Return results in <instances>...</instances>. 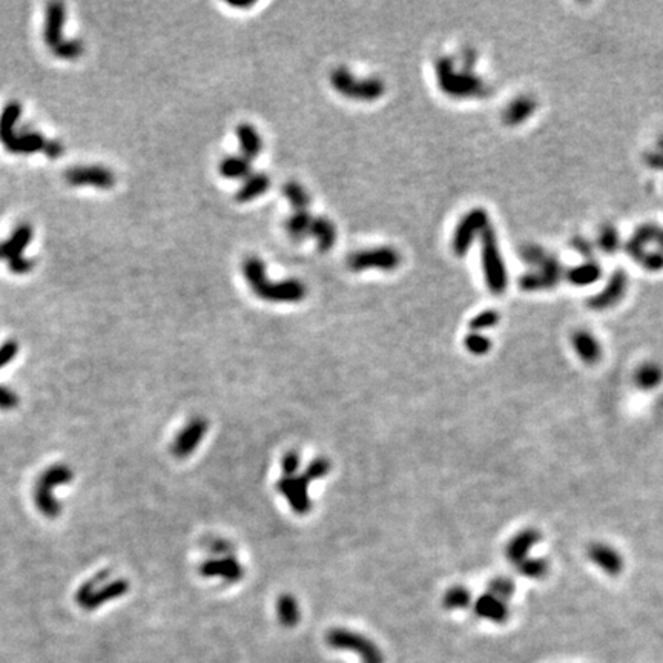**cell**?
<instances>
[{"label":"cell","instance_id":"cell-1","mask_svg":"<svg viewBox=\"0 0 663 663\" xmlns=\"http://www.w3.org/2000/svg\"><path fill=\"white\" fill-rule=\"evenodd\" d=\"M243 275L253 294L269 303H300L305 296V286L300 280H267L266 266L257 257H249L243 263Z\"/></svg>","mask_w":663,"mask_h":663},{"label":"cell","instance_id":"cell-2","mask_svg":"<svg viewBox=\"0 0 663 663\" xmlns=\"http://www.w3.org/2000/svg\"><path fill=\"white\" fill-rule=\"evenodd\" d=\"M109 571H101L78 588L76 594V602L78 607L86 611H92L100 608L109 601L119 599L129 591V582L125 579H117L105 584Z\"/></svg>","mask_w":663,"mask_h":663},{"label":"cell","instance_id":"cell-3","mask_svg":"<svg viewBox=\"0 0 663 663\" xmlns=\"http://www.w3.org/2000/svg\"><path fill=\"white\" fill-rule=\"evenodd\" d=\"M330 85L341 96L358 101H375L381 99L385 92V83L381 78H355L352 72L344 67L332 71Z\"/></svg>","mask_w":663,"mask_h":663},{"label":"cell","instance_id":"cell-4","mask_svg":"<svg viewBox=\"0 0 663 663\" xmlns=\"http://www.w3.org/2000/svg\"><path fill=\"white\" fill-rule=\"evenodd\" d=\"M72 480V470L68 465L57 464L49 467L43 475L39 478L37 484L34 487V501L35 505L40 510L42 514H45L49 519H56L60 514L62 508L53 494V488L56 485L68 484Z\"/></svg>","mask_w":663,"mask_h":663},{"label":"cell","instance_id":"cell-5","mask_svg":"<svg viewBox=\"0 0 663 663\" xmlns=\"http://www.w3.org/2000/svg\"><path fill=\"white\" fill-rule=\"evenodd\" d=\"M326 644L333 650L358 654L362 663H384V654L378 645L360 632L333 628L326 634Z\"/></svg>","mask_w":663,"mask_h":663},{"label":"cell","instance_id":"cell-6","mask_svg":"<svg viewBox=\"0 0 663 663\" xmlns=\"http://www.w3.org/2000/svg\"><path fill=\"white\" fill-rule=\"evenodd\" d=\"M480 237H482V267L487 286L493 294L499 295L507 289L505 263L502 260L494 230L487 226Z\"/></svg>","mask_w":663,"mask_h":663},{"label":"cell","instance_id":"cell-7","mask_svg":"<svg viewBox=\"0 0 663 663\" xmlns=\"http://www.w3.org/2000/svg\"><path fill=\"white\" fill-rule=\"evenodd\" d=\"M401 265V255L395 247L381 246L374 249H366L352 253L347 260V266L353 272L369 271V269H380L384 272H392Z\"/></svg>","mask_w":663,"mask_h":663},{"label":"cell","instance_id":"cell-8","mask_svg":"<svg viewBox=\"0 0 663 663\" xmlns=\"http://www.w3.org/2000/svg\"><path fill=\"white\" fill-rule=\"evenodd\" d=\"M436 74L441 90L448 96H473L482 88V82L471 76L455 74L448 59H439L436 65Z\"/></svg>","mask_w":663,"mask_h":663},{"label":"cell","instance_id":"cell-9","mask_svg":"<svg viewBox=\"0 0 663 663\" xmlns=\"http://www.w3.org/2000/svg\"><path fill=\"white\" fill-rule=\"evenodd\" d=\"M312 480L304 475L295 476H283L276 488L287 499L290 508L294 510L296 514L304 516L312 510V501L309 496V485Z\"/></svg>","mask_w":663,"mask_h":663},{"label":"cell","instance_id":"cell-10","mask_svg":"<svg viewBox=\"0 0 663 663\" xmlns=\"http://www.w3.org/2000/svg\"><path fill=\"white\" fill-rule=\"evenodd\" d=\"M487 221H488V215L484 209L476 208L473 209L471 212L465 215L461 223L455 230L453 235V242H451V246H453V251L456 255L462 257V255L470 249V246L473 243V240L476 238V235H480L482 232L487 229Z\"/></svg>","mask_w":663,"mask_h":663},{"label":"cell","instance_id":"cell-11","mask_svg":"<svg viewBox=\"0 0 663 663\" xmlns=\"http://www.w3.org/2000/svg\"><path fill=\"white\" fill-rule=\"evenodd\" d=\"M65 180L71 186H94L111 189L115 185V174L105 166H76L65 172Z\"/></svg>","mask_w":663,"mask_h":663},{"label":"cell","instance_id":"cell-12","mask_svg":"<svg viewBox=\"0 0 663 663\" xmlns=\"http://www.w3.org/2000/svg\"><path fill=\"white\" fill-rule=\"evenodd\" d=\"M208 421L205 418H194L189 421L186 427L181 428V432L174 439L171 451L177 459H186L191 456L194 451L200 447L201 441L205 439L208 433Z\"/></svg>","mask_w":663,"mask_h":663},{"label":"cell","instance_id":"cell-13","mask_svg":"<svg viewBox=\"0 0 663 663\" xmlns=\"http://www.w3.org/2000/svg\"><path fill=\"white\" fill-rule=\"evenodd\" d=\"M200 574L205 578H221L229 584H237L243 579L244 568L235 556H223L205 560L200 567Z\"/></svg>","mask_w":663,"mask_h":663},{"label":"cell","instance_id":"cell-14","mask_svg":"<svg viewBox=\"0 0 663 663\" xmlns=\"http://www.w3.org/2000/svg\"><path fill=\"white\" fill-rule=\"evenodd\" d=\"M541 541V533L536 528H526L516 533L505 546V556L514 567L521 565L530 557L533 546Z\"/></svg>","mask_w":663,"mask_h":663},{"label":"cell","instance_id":"cell-15","mask_svg":"<svg viewBox=\"0 0 663 663\" xmlns=\"http://www.w3.org/2000/svg\"><path fill=\"white\" fill-rule=\"evenodd\" d=\"M588 557L596 567L610 576H617L623 570V557L610 544L593 542L588 548Z\"/></svg>","mask_w":663,"mask_h":663},{"label":"cell","instance_id":"cell-16","mask_svg":"<svg viewBox=\"0 0 663 663\" xmlns=\"http://www.w3.org/2000/svg\"><path fill=\"white\" fill-rule=\"evenodd\" d=\"M33 240V228L30 224H20L14 229L12 235L6 242L0 243V260H16L22 257V252L26 249Z\"/></svg>","mask_w":663,"mask_h":663},{"label":"cell","instance_id":"cell-17","mask_svg":"<svg viewBox=\"0 0 663 663\" xmlns=\"http://www.w3.org/2000/svg\"><path fill=\"white\" fill-rule=\"evenodd\" d=\"M476 614L479 617L490 621L493 623H504L508 619V602H504L494 597L490 593H485L479 597L475 605Z\"/></svg>","mask_w":663,"mask_h":663},{"label":"cell","instance_id":"cell-18","mask_svg":"<svg viewBox=\"0 0 663 663\" xmlns=\"http://www.w3.org/2000/svg\"><path fill=\"white\" fill-rule=\"evenodd\" d=\"M571 346L574 349L576 355H578L579 358L587 364H596L601 360L602 347L599 344V341L594 338V335H591L587 330L574 332L571 337Z\"/></svg>","mask_w":663,"mask_h":663},{"label":"cell","instance_id":"cell-19","mask_svg":"<svg viewBox=\"0 0 663 663\" xmlns=\"http://www.w3.org/2000/svg\"><path fill=\"white\" fill-rule=\"evenodd\" d=\"M625 289H626V281H625L623 274H616L613 278L610 280L608 286L605 287L603 292H601L599 295L594 296L591 301H589V305H591V309H596V310L610 309L611 305H614L622 300Z\"/></svg>","mask_w":663,"mask_h":663},{"label":"cell","instance_id":"cell-20","mask_svg":"<svg viewBox=\"0 0 663 663\" xmlns=\"http://www.w3.org/2000/svg\"><path fill=\"white\" fill-rule=\"evenodd\" d=\"M65 24V5L54 2L47 8L45 20V42L49 47H57L62 42V31Z\"/></svg>","mask_w":663,"mask_h":663},{"label":"cell","instance_id":"cell-21","mask_svg":"<svg viewBox=\"0 0 663 663\" xmlns=\"http://www.w3.org/2000/svg\"><path fill=\"white\" fill-rule=\"evenodd\" d=\"M309 235L317 240L318 251L319 252H329L335 242H337V228H335L333 221L326 217H313Z\"/></svg>","mask_w":663,"mask_h":663},{"label":"cell","instance_id":"cell-22","mask_svg":"<svg viewBox=\"0 0 663 663\" xmlns=\"http://www.w3.org/2000/svg\"><path fill=\"white\" fill-rule=\"evenodd\" d=\"M237 137L240 142V148H242V154L244 158L251 162L255 157L261 154L263 149V140L257 129H255L249 123H242L237 126Z\"/></svg>","mask_w":663,"mask_h":663},{"label":"cell","instance_id":"cell-23","mask_svg":"<svg viewBox=\"0 0 663 663\" xmlns=\"http://www.w3.org/2000/svg\"><path fill=\"white\" fill-rule=\"evenodd\" d=\"M269 186H271V178H269L266 174L263 172L251 174V176L244 180L242 187L238 189L235 200L238 203H249L255 199H258L260 195H263L269 189Z\"/></svg>","mask_w":663,"mask_h":663},{"label":"cell","instance_id":"cell-24","mask_svg":"<svg viewBox=\"0 0 663 663\" xmlns=\"http://www.w3.org/2000/svg\"><path fill=\"white\" fill-rule=\"evenodd\" d=\"M47 140L39 133H25L16 134L11 140L5 144V148L12 154H33V152L45 149Z\"/></svg>","mask_w":663,"mask_h":663},{"label":"cell","instance_id":"cell-25","mask_svg":"<svg viewBox=\"0 0 663 663\" xmlns=\"http://www.w3.org/2000/svg\"><path fill=\"white\" fill-rule=\"evenodd\" d=\"M276 616L283 626L286 628H295L301 621V610L298 601L292 594H283L276 602Z\"/></svg>","mask_w":663,"mask_h":663},{"label":"cell","instance_id":"cell-26","mask_svg":"<svg viewBox=\"0 0 663 663\" xmlns=\"http://www.w3.org/2000/svg\"><path fill=\"white\" fill-rule=\"evenodd\" d=\"M218 172L229 180H246L252 174V166L243 156H230L221 160Z\"/></svg>","mask_w":663,"mask_h":663},{"label":"cell","instance_id":"cell-27","mask_svg":"<svg viewBox=\"0 0 663 663\" xmlns=\"http://www.w3.org/2000/svg\"><path fill=\"white\" fill-rule=\"evenodd\" d=\"M662 378L663 370L659 364L648 361L637 367L636 374H634V384L642 390H651L662 383Z\"/></svg>","mask_w":663,"mask_h":663},{"label":"cell","instance_id":"cell-28","mask_svg":"<svg viewBox=\"0 0 663 663\" xmlns=\"http://www.w3.org/2000/svg\"><path fill=\"white\" fill-rule=\"evenodd\" d=\"M20 114L22 106L19 101H10V103L3 108L2 114H0V142L3 143V146L16 135L14 128H16Z\"/></svg>","mask_w":663,"mask_h":663},{"label":"cell","instance_id":"cell-29","mask_svg":"<svg viewBox=\"0 0 663 663\" xmlns=\"http://www.w3.org/2000/svg\"><path fill=\"white\" fill-rule=\"evenodd\" d=\"M313 220V215H310L309 210H298L290 215L286 221V230L289 237L295 240V242H301L303 238L309 235L310 224Z\"/></svg>","mask_w":663,"mask_h":663},{"label":"cell","instance_id":"cell-30","mask_svg":"<svg viewBox=\"0 0 663 663\" xmlns=\"http://www.w3.org/2000/svg\"><path fill=\"white\" fill-rule=\"evenodd\" d=\"M535 108H536L535 100L527 99V97L517 99L507 108V111L504 114V120L508 123V125H519L521 121L527 120L530 115L533 114Z\"/></svg>","mask_w":663,"mask_h":663},{"label":"cell","instance_id":"cell-31","mask_svg":"<svg viewBox=\"0 0 663 663\" xmlns=\"http://www.w3.org/2000/svg\"><path fill=\"white\" fill-rule=\"evenodd\" d=\"M283 194L290 201V205L294 206L295 212H298V210H309L310 196L300 183H296V181H287V183L283 186Z\"/></svg>","mask_w":663,"mask_h":663},{"label":"cell","instance_id":"cell-32","mask_svg":"<svg viewBox=\"0 0 663 663\" xmlns=\"http://www.w3.org/2000/svg\"><path fill=\"white\" fill-rule=\"evenodd\" d=\"M471 602V593L464 587H451L442 597V605L450 611L467 608Z\"/></svg>","mask_w":663,"mask_h":663},{"label":"cell","instance_id":"cell-33","mask_svg":"<svg viewBox=\"0 0 663 663\" xmlns=\"http://www.w3.org/2000/svg\"><path fill=\"white\" fill-rule=\"evenodd\" d=\"M601 275V269L596 265H584L580 267H576L568 275V278L573 284H579V286H587V284L594 283Z\"/></svg>","mask_w":663,"mask_h":663},{"label":"cell","instance_id":"cell-34","mask_svg":"<svg viewBox=\"0 0 663 663\" xmlns=\"http://www.w3.org/2000/svg\"><path fill=\"white\" fill-rule=\"evenodd\" d=\"M516 568L522 576H526L528 579H542L544 576L548 573V564H546V560L537 557H528L526 562H522Z\"/></svg>","mask_w":663,"mask_h":663},{"label":"cell","instance_id":"cell-35","mask_svg":"<svg viewBox=\"0 0 663 663\" xmlns=\"http://www.w3.org/2000/svg\"><path fill=\"white\" fill-rule=\"evenodd\" d=\"M487 593L493 594L494 597H498V599H501V601L508 602L510 597L514 594V584H513L512 579L502 578V576H499V578H494L490 582V584H488Z\"/></svg>","mask_w":663,"mask_h":663},{"label":"cell","instance_id":"cell-36","mask_svg":"<svg viewBox=\"0 0 663 663\" xmlns=\"http://www.w3.org/2000/svg\"><path fill=\"white\" fill-rule=\"evenodd\" d=\"M465 349L473 355H485L492 349V342L482 333L471 332L464 339Z\"/></svg>","mask_w":663,"mask_h":663},{"label":"cell","instance_id":"cell-37","mask_svg":"<svg viewBox=\"0 0 663 663\" xmlns=\"http://www.w3.org/2000/svg\"><path fill=\"white\" fill-rule=\"evenodd\" d=\"M83 43L80 40H62L59 45L54 47V54L60 59H77L83 54Z\"/></svg>","mask_w":663,"mask_h":663},{"label":"cell","instance_id":"cell-38","mask_svg":"<svg viewBox=\"0 0 663 663\" xmlns=\"http://www.w3.org/2000/svg\"><path fill=\"white\" fill-rule=\"evenodd\" d=\"M499 323V315L498 312L494 310H485L482 313H479L475 318L470 321V330L480 333L482 330L492 329Z\"/></svg>","mask_w":663,"mask_h":663},{"label":"cell","instance_id":"cell-39","mask_svg":"<svg viewBox=\"0 0 663 663\" xmlns=\"http://www.w3.org/2000/svg\"><path fill=\"white\" fill-rule=\"evenodd\" d=\"M329 471H330V462L327 461L326 458H317L309 464V467L304 471V475L310 480H315L329 475Z\"/></svg>","mask_w":663,"mask_h":663},{"label":"cell","instance_id":"cell-40","mask_svg":"<svg viewBox=\"0 0 663 663\" xmlns=\"http://www.w3.org/2000/svg\"><path fill=\"white\" fill-rule=\"evenodd\" d=\"M300 462H301V458L296 451H287L281 461V469H283L284 476H295L298 469H300Z\"/></svg>","mask_w":663,"mask_h":663},{"label":"cell","instance_id":"cell-41","mask_svg":"<svg viewBox=\"0 0 663 663\" xmlns=\"http://www.w3.org/2000/svg\"><path fill=\"white\" fill-rule=\"evenodd\" d=\"M19 352V346L16 341H6L5 344L0 347V369L10 364Z\"/></svg>","mask_w":663,"mask_h":663},{"label":"cell","instance_id":"cell-42","mask_svg":"<svg viewBox=\"0 0 663 663\" xmlns=\"http://www.w3.org/2000/svg\"><path fill=\"white\" fill-rule=\"evenodd\" d=\"M17 404H19V398L16 393L0 385V409L11 410V409H16Z\"/></svg>","mask_w":663,"mask_h":663},{"label":"cell","instance_id":"cell-43","mask_svg":"<svg viewBox=\"0 0 663 663\" xmlns=\"http://www.w3.org/2000/svg\"><path fill=\"white\" fill-rule=\"evenodd\" d=\"M208 550L212 553V555H215L217 557L230 556L232 545L228 541H223V539H215V541H212L208 545Z\"/></svg>","mask_w":663,"mask_h":663},{"label":"cell","instance_id":"cell-44","mask_svg":"<svg viewBox=\"0 0 663 663\" xmlns=\"http://www.w3.org/2000/svg\"><path fill=\"white\" fill-rule=\"evenodd\" d=\"M8 263H10L11 272H14V274H28V272H31L33 267H34V261L30 260V258H24V257L11 260V261H8Z\"/></svg>","mask_w":663,"mask_h":663},{"label":"cell","instance_id":"cell-45","mask_svg":"<svg viewBox=\"0 0 663 663\" xmlns=\"http://www.w3.org/2000/svg\"><path fill=\"white\" fill-rule=\"evenodd\" d=\"M43 152H45V154L51 158H57V157H60L63 154V146L56 140H47L45 149H43Z\"/></svg>","mask_w":663,"mask_h":663},{"label":"cell","instance_id":"cell-46","mask_svg":"<svg viewBox=\"0 0 663 663\" xmlns=\"http://www.w3.org/2000/svg\"><path fill=\"white\" fill-rule=\"evenodd\" d=\"M601 242H602V246H603L605 249H607L608 252L614 251V249H616V244H617V235H616V232L610 230V232H607V234H603L602 238H601Z\"/></svg>","mask_w":663,"mask_h":663},{"label":"cell","instance_id":"cell-47","mask_svg":"<svg viewBox=\"0 0 663 663\" xmlns=\"http://www.w3.org/2000/svg\"><path fill=\"white\" fill-rule=\"evenodd\" d=\"M232 6H235V8H249V6H252L255 2H243V3H238V2H229Z\"/></svg>","mask_w":663,"mask_h":663},{"label":"cell","instance_id":"cell-48","mask_svg":"<svg viewBox=\"0 0 663 663\" xmlns=\"http://www.w3.org/2000/svg\"><path fill=\"white\" fill-rule=\"evenodd\" d=\"M655 240H659V243H660L662 247H663V232L659 230V235H657V238H655Z\"/></svg>","mask_w":663,"mask_h":663},{"label":"cell","instance_id":"cell-49","mask_svg":"<svg viewBox=\"0 0 663 663\" xmlns=\"http://www.w3.org/2000/svg\"><path fill=\"white\" fill-rule=\"evenodd\" d=\"M659 146H660V154L663 156V138H662V140H660V143H659Z\"/></svg>","mask_w":663,"mask_h":663}]
</instances>
